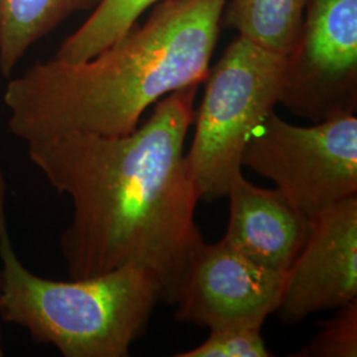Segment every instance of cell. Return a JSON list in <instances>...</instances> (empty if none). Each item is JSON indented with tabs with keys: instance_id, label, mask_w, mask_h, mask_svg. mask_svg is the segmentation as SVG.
Instances as JSON below:
<instances>
[{
	"instance_id": "obj_1",
	"label": "cell",
	"mask_w": 357,
	"mask_h": 357,
	"mask_svg": "<svg viewBox=\"0 0 357 357\" xmlns=\"http://www.w3.org/2000/svg\"><path fill=\"white\" fill-rule=\"evenodd\" d=\"M197 86L169 93L126 135L66 134L26 143L32 165L72 202L60 238L72 280L143 268L159 283L160 301L175 303L192 253L204 241L184 153Z\"/></svg>"
},
{
	"instance_id": "obj_2",
	"label": "cell",
	"mask_w": 357,
	"mask_h": 357,
	"mask_svg": "<svg viewBox=\"0 0 357 357\" xmlns=\"http://www.w3.org/2000/svg\"><path fill=\"white\" fill-rule=\"evenodd\" d=\"M227 1L163 0L89 60L31 66L4 91L10 132L26 143L132 132L151 105L206 78Z\"/></svg>"
},
{
	"instance_id": "obj_3",
	"label": "cell",
	"mask_w": 357,
	"mask_h": 357,
	"mask_svg": "<svg viewBox=\"0 0 357 357\" xmlns=\"http://www.w3.org/2000/svg\"><path fill=\"white\" fill-rule=\"evenodd\" d=\"M0 317L65 357H126L146 331L160 287L151 273L123 268L97 277L53 281L32 273L0 218Z\"/></svg>"
},
{
	"instance_id": "obj_4",
	"label": "cell",
	"mask_w": 357,
	"mask_h": 357,
	"mask_svg": "<svg viewBox=\"0 0 357 357\" xmlns=\"http://www.w3.org/2000/svg\"><path fill=\"white\" fill-rule=\"evenodd\" d=\"M287 56L236 38L206 75L196 130L185 153L200 200L228 197L243 174L249 138L280 102Z\"/></svg>"
},
{
	"instance_id": "obj_5",
	"label": "cell",
	"mask_w": 357,
	"mask_h": 357,
	"mask_svg": "<svg viewBox=\"0 0 357 357\" xmlns=\"http://www.w3.org/2000/svg\"><path fill=\"white\" fill-rule=\"evenodd\" d=\"M241 165L275 184L308 218L357 196V118L342 115L295 126L275 112L255 130Z\"/></svg>"
},
{
	"instance_id": "obj_6",
	"label": "cell",
	"mask_w": 357,
	"mask_h": 357,
	"mask_svg": "<svg viewBox=\"0 0 357 357\" xmlns=\"http://www.w3.org/2000/svg\"><path fill=\"white\" fill-rule=\"evenodd\" d=\"M280 102L311 121L355 114L357 0H310Z\"/></svg>"
},
{
	"instance_id": "obj_7",
	"label": "cell",
	"mask_w": 357,
	"mask_h": 357,
	"mask_svg": "<svg viewBox=\"0 0 357 357\" xmlns=\"http://www.w3.org/2000/svg\"><path fill=\"white\" fill-rule=\"evenodd\" d=\"M286 274L265 268L224 240L200 243L178 286L175 319L212 330H261L278 311Z\"/></svg>"
},
{
	"instance_id": "obj_8",
	"label": "cell",
	"mask_w": 357,
	"mask_h": 357,
	"mask_svg": "<svg viewBox=\"0 0 357 357\" xmlns=\"http://www.w3.org/2000/svg\"><path fill=\"white\" fill-rule=\"evenodd\" d=\"M352 302H357V196L311 220L306 243L287 270L277 312L286 324H296Z\"/></svg>"
},
{
	"instance_id": "obj_9",
	"label": "cell",
	"mask_w": 357,
	"mask_h": 357,
	"mask_svg": "<svg viewBox=\"0 0 357 357\" xmlns=\"http://www.w3.org/2000/svg\"><path fill=\"white\" fill-rule=\"evenodd\" d=\"M229 224L224 241L257 264L287 273L306 243L311 218L278 190L257 187L243 174L228 193Z\"/></svg>"
},
{
	"instance_id": "obj_10",
	"label": "cell",
	"mask_w": 357,
	"mask_h": 357,
	"mask_svg": "<svg viewBox=\"0 0 357 357\" xmlns=\"http://www.w3.org/2000/svg\"><path fill=\"white\" fill-rule=\"evenodd\" d=\"M100 0H0V73L13 69L40 38L66 17L96 7Z\"/></svg>"
},
{
	"instance_id": "obj_11",
	"label": "cell",
	"mask_w": 357,
	"mask_h": 357,
	"mask_svg": "<svg viewBox=\"0 0 357 357\" xmlns=\"http://www.w3.org/2000/svg\"><path fill=\"white\" fill-rule=\"evenodd\" d=\"M310 0H228L225 22L266 51L289 56Z\"/></svg>"
},
{
	"instance_id": "obj_12",
	"label": "cell",
	"mask_w": 357,
	"mask_h": 357,
	"mask_svg": "<svg viewBox=\"0 0 357 357\" xmlns=\"http://www.w3.org/2000/svg\"><path fill=\"white\" fill-rule=\"evenodd\" d=\"M163 0H100L86 22L54 54L63 63H81L126 36L150 7Z\"/></svg>"
},
{
	"instance_id": "obj_13",
	"label": "cell",
	"mask_w": 357,
	"mask_h": 357,
	"mask_svg": "<svg viewBox=\"0 0 357 357\" xmlns=\"http://www.w3.org/2000/svg\"><path fill=\"white\" fill-rule=\"evenodd\" d=\"M295 356L356 357L357 302L337 308L331 319Z\"/></svg>"
},
{
	"instance_id": "obj_14",
	"label": "cell",
	"mask_w": 357,
	"mask_h": 357,
	"mask_svg": "<svg viewBox=\"0 0 357 357\" xmlns=\"http://www.w3.org/2000/svg\"><path fill=\"white\" fill-rule=\"evenodd\" d=\"M257 328L212 330L204 343L176 357H268L264 337Z\"/></svg>"
},
{
	"instance_id": "obj_15",
	"label": "cell",
	"mask_w": 357,
	"mask_h": 357,
	"mask_svg": "<svg viewBox=\"0 0 357 357\" xmlns=\"http://www.w3.org/2000/svg\"><path fill=\"white\" fill-rule=\"evenodd\" d=\"M6 205V184H4V178L3 172L0 168V206Z\"/></svg>"
},
{
	"instance_id": "obj_16",
	"label": "cell",
	"mask_w": 357,
	"mask_h": 357,
	"mask_svg": "<svg viewBox=\"0 0 357 357\" xmlns=\"http://www.w3.org/2000/svg\"><path fill=\"white\" fill-rule=\"evenodd\" d=\"M4 355V349H3V332H1V327H0V357Z\"/></svg>"
},
{
	"instance_id": "obj_17",
	"label": "cell",
	"mask_w": 357,
	"mask_h": 357,
	"mask_svg": "<svg viewBox=\"0 0 357 357\" xmlns=\"http://www.w3.org/2000/svg\"><path fill=\"white\" fill-rule=\"evenodd\" d=\"M1 286H3V277H1V266H0V294H1Z\"/></svg>"
}]
</instances>
